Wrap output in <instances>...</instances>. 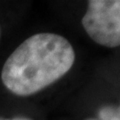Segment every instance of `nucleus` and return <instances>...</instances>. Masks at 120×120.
Masks as SVG:
<instances>
[{
	"label": "nucleus",
	"mask_w": 120,
	"mask_h": 120,
	"mask_svg": "<svg viewBox=\"0 0 120 120\" xmlns=\"http://www.w3.org/2000/svg\"><path fill=\"white\" fill-rule=\"evenodd\" d=\"M86 120H98V119H94V118H89V119H86Z\"/></svg>",
	"instance_id": "nucleus-5"
},
{
	"label": "nucleus",
	"mask_w": 120,
	"mask_h": 120,
	"mask_svg": "<svg viewBox=\"0 0 120 120\" xmlns=\"http://www.w3.org/2000/svg\"><path fill=\"white\" fill-rule=\"evenodd\" d=\"M0 37H1V28H0Z\"/></svg>",
	"instance_id": "nucleus-6"
},
{
	"label": "nucleus",
	"mask_w": 120,
	"mask_h": 120,
	"mask_svg": "<svg viewBox=\"0 0 120 120\" xmlns=\"http://www.w3.org/2000/svg\"><path fill=\"white\" fill-rule=\"evenodd\" d=\"M82 25L92 40L108 48L120 44V1L90 0Z\"/></svg>",
	"instance_id": "nucleus-2"
},
{
	"label": "nucleus",
	"mask_w": 120,
	"mask_h": 120,
	"mask_svg": "<svg viewBox=\"0 0 120 120\" xmlns=\"http://www.w3.org/2000/svg\"><path fill=\"white\" fill-rule=\"evenodd\" d=\"M75 61V51L66 38L38 33L23 41L5 61L1 71L4 86L18 96H30L59 80Z\"/></svg>",
	"instance_id": "nucleus-1"
},
{
	"label": "nucleus",
	"mask_w": 120,
	"mask_h": 120,
	"mask_svg": "<svg viewBox=\"0 0 120 120\" xmlns=\"http://www.w3.org/2000/svg\"><path fill=\"white\" fill-rule=\"evenodd\" d=\"M0 120H32V119L27 118V117H14V118H11V119L1 118V117H0Z\"/></svg>",
	"instance_id": "nucleus-4"
},
{
	"label": "nucleus",
	"mask_w": 120,
	"mask_h": 120,
	"mask_svg": "<svg viewBox=\"0 0 120 120\" xmlns=\"http://www.w3.org/2000/svg\"><path fill=\"white\" fill-rule=\"evenodd\" d=\"M99 120H120V109L118 106H104L98 112Z\"/></svg>",
	"instance_id": "nucleus-3"
}]
</instances>
